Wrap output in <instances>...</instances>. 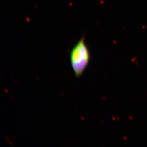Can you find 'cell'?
Masks as SVG:
<instances>
[{
    "label": "cell",
    "mask_w": 147,
    "mask_h": 147,
    "mask_svg": "<svg viewBox=\"0 0 147 147\" xmlns=\"http://www.w3.org/2000/svg\"><path fill=\"white\" fill-rule=\"evenodd\" d=\"M90 52L82 37L72 48L70 54L71 65L76 77L82 75L89 64Z\"/></svg>",
    "instance_id": "obj_1"
}]
</instances>
